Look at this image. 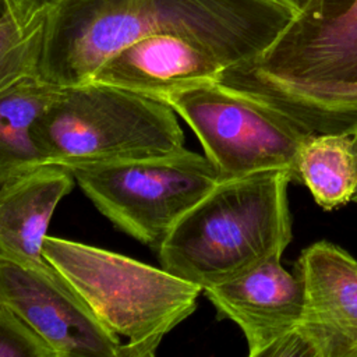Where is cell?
Returning <instances> with one entry per match:
<instances>
[{"instance_id":"6da1fadb","label":"cell","mask_w":357,"mask_h":357,"mask_svg":"<svg viewBox=\"0 0 357 357\" xmlns=\"http://www.w3.org/2000/svg\"><path fill=\"white\" fill-rule=\"evenodd\" d=\"M297 18L282 0H49L39 74L57 85L86 82L113 53L152 33L188 38L225 70L243 68Z\"/></svg>"},{"instance_id":"7a4b0ae2","label":"cell","mask_w":357,"mask_h":357,"mask_svg":"<svg viewBox=\"0 0 357 357\" xmlns=\"http://www.w3.org/2000/svg\"><path fill=\"white\" fill-rule=\"evenodd\" d=\"M290 181L287 170L219 180L166 234L160 266L205 289L282 255L291 241Z\"/></svg>"},{"instance_id":"3957f363","label":"cell","mask_w":357,"mask_h":357,"mask_svg":"<svg viewBox=\"0 0 357 357\" xmlns=\"http://www.w3.org/2000/svg\"><path fill=\"white\" fill-rule=\"evenodd\" d=\"M43 255L93 317L123 340L119 357H152L204 289L131 257L46 236Z\"/></svg>"},{"instance_id":"277c9868","label":"cell","mask_w":357,"mask_h":357,"mask_svg":"<svg viewBox=\"0 0 357 357\" xmlns=\"http://www.w3.org/2000/svg\"><path fill=\"white\" fill-rule=\"evenodd\" d=\"M46 165L67 169L180 152L177 113L162 99L86 81L59 85L38 124Z\"/></svg>"},{"instance_id":"5b68a950","label":"cell","mask_w":357,"mask_h":357,"mask_svg":"<svg viewBox=\"0 0 357 357\" xmlns=\"http://www.w3.org/2000/svg\"><path fill=\"white\" fill-rule=\"evenodd\" d=\"M162 100L194 131L219 180L287 170L298 181V149L312 132L286 113L219 81Z\"/></svg>"},{"instance_id":"8992f818","label":"cell","mask_w":357,"mask_h":357,"mask_svg":"<svg viewBox=\"0 0 357 357\" xmlns=\"http://www.w3.org/2000/svg\"><path fill=\"white\" fill-rule=\"evenodd\" d=\"M70 172L102 215L155 250L219 181L206 156L187 148L153 158L75 166Z\"/></svg>"},{"instance_id":"52a82bcc","label":"cell","mask_w":357,"mask_h":357,"mask_svg":"<svg viewBox=\"0 0 357 357\" xmlns=\"http://www.w3.org/2000/svg\"><path fill=\"white\" fill-rule=\"evenodd\" d=\"M304 304L291 336L276 356L357 357V261L322 240L298 257Z\"/></svg>"},{"instance_id":"ba28073f","label":"cell","mask_w":357,"mask_h":357,"mask_svg":"<svg viewBox=\"0 0 357 357\" xmlns=\"http://www.w3.org/2000/svg\"><path fill=\"white\" fill-rule=\"evenodd\" d=\"M0 300L56 357H119L123 340L93 317L54 268L0 258Z\"/></svg>"},{"instance_id":"9c48e42d","label":"cell","mask_w":357,"mask_h":357,"mask_svg":"<svg viewBox=\"0 0 357 357\" xmlns=\"http://www.w3.org/2000/svg\"><path fill=\"white\" fill-rule=\"evenodd\" d=\"M280 258L273 255L229 280L204 289L219 317L241 329L251 357L276 356L301 318V279L287 272Z\"/></svg>"},{"instance_id":"30bf717a","label":"cell","mask_w":357,"mask_h":357,"mask_svg":"<svg viewBox=\"0 0 357 357\" xmlns=\"http://www.w3.org/2000/svg\"><path fill=\"white\" fill-rule=\"evenodd\" d=\"M233 70L301 84L357 81V0L294 20L254 64Z\"/></svg>"},{"instance_id":"8fae6325","label":"cell","mask_w":357,"mask_h":357,"mask_svg":"<svg viewBox=\"0 0 357 357\" xmlns=\"http://www.w3.org/2000/svg\"><path fill=\"white\" fill-rule=\"evenodd\" d=\"M223 71L222 63L191 39L152 33L107 57L89 81L163 99L198 84L219 81Z\"/></svg>"},{"instance_id":"7c38bea8","label":"cell","mask_w":357,"mask_h":357,"mask_svg":"<svg viewBox=\"0 0 357 357\" xmlns=\"http://www.w3.org/2000/svg\"><path fill=\"white\" fill-rule=\"evenodd\" d=\"M74 183L70 169L42 165L0 185V258L53 268L43 255V243L57 205Z\"/></svg>"},{"instance_id":"4fadbf2b","label":"cell","mask_w":357,"mask_h":357,"mask_svg":"<svg viewBox=\"0 0 357 357\" xmlns=\"http://www.w3.org/2000/svg\"><path fill=\"white\" fill-rule=\"evenodd\" d=\"M220 84L261 100L311 132L357 131V81L301 84L245 70H226Z\"/></svg>"},{"instance_id":"5bb4252c","label":"cell","mask_w":357,"mask_h":357,"mask_svg":"<svg viewBox=\"0 0 357 357\" xmlns=\"http://www.w3.org/2000/svg\"><path fill=\"white\" fill-rule=\"evenodd\" d=\"M57 89L39 74L0 84V185L46 165L38 124Z\"/></svg>"},{"instance_id":"9a60e30c","label":"cell","mask_w":357,"mask_h":357,"mask_svg":"<svg viewBox=\"0 0 357 357\" xmlns=\"http://www.w3.org/2000/svg\"><path fill=\"white\" fill-rule=\"evenodd\" d=\"M297 174L315 202L326 211L351 201L357 188V156L351 135L312 132L298 149Z\"/></svg>"},{"instance_id":"2e32d148","label":"cell","mask_w":357,"mask_h":357,"mask_svg":"<svg viewBox=\"0 0 357 357\" xmlns=\"http://www.w3.org/2000/svg\"><path fill=\"white\" fill-rule=\"evenodd\" d=\"M47 14L49 0H4L0 13V84L39 74Z\"/></svg>"},{"instance_id":"e0dca14e","label":"cell","mask_w":357,"mask_h":357,"mask_svg":"<svg viewBox=\"0 0 357 357\" xmlns=\"http://www.w3.org/2000/svg\"><path fill=\"white\" fill-rule=\"evenodd\" d=\"M0 357H56L53 350L1 300Z\"/></svg>"},{"instance_id":"ac0fdd59","label":"cell","mask_w":357,"mask_h":357,"mask_svg":"<svg viewBox=\"0 0 357 357\" xmlns=\"http://www.w3.org/2000/svg\"><path fill=\"white\" fill-rule=\"evenodd\" d=\"M293 8L298 18H314L335 10L343 0H282Z\"/></svg>"},{"instance_id":"d6986e66","label":"cell","mask_w":357,"mask_h":357,"mask_svg":"<svg viewBox=\"0 0 357 357\" xmlns=\"http://www.w3.org/2000/svg\"><path fill=\"white\" fill-rule=\"evenodd\" d=\"M351 139H353V146H354V151H356V156H357V131L351 134ZM351 201L357 202V188H356V191H354V195H353V199H351Z\"/></svg>"},{"instance_id":"ffe728a7","label":"cell","mask_w":357,"mask_h":357,"mask_svg":"<svg viewBox=\"0 0 357 357\" xmlns=\"http://www.w3.org/2000/svg\"><path fill=\"white\" fill-rule=\"evenodd\" d=\"M3 6H4V0H0V13L3 10Z\"/></svg>"}]
</instances>
